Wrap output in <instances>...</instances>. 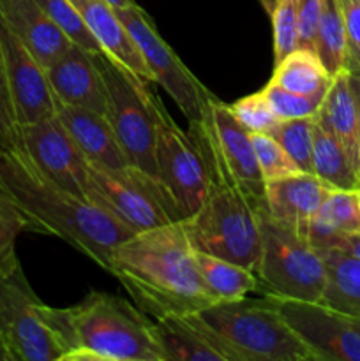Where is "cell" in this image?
<instances>
[{
    "mask_svg": "<svg viewBox=\"0 0 360 361\" xmlns=\"http://www.w3.org/2000/svg\"><path fill=\"white\" fill-rule=\"evenodd\" d=\"M0 192L23 217L27 231L55 236L108 271L115 247L133 229L78 194L46 178L21 148H0Z\"/></svg>",
    "mask_w": 360,
    "mask_h": 361,
    "instance_id": "6da1fadb",
    "label": "cell"
},
{
    "mask_svg": "<svg viewBox=\"0 0 360 361\" xmlns=\"http://www.w3.org/2000/svg\"><path fill=\"white\" fill-rule=\"evenodd\" d=\"M109 274L152 319L214 305L182 221L138 231L115 247Z\"/></svg>",
    "mask_w": 360,
    "mask_h": 361,
    "instance_id": "7a4b0ae2",
    "label": "cell"
},
{
    "mask_svg": "<svg viewBox=\"0 0 360 361\" xmlns=\"http://www.w3.org/2000/svg\"><path fill=\"white\" fill-rule=\"evenodd\" d=\"M60 361H164L154 319L109 293L92 291L69 309L52 307Z\"/></svg>",
    "mask_w": 360,
    "mask_h": 361,
    "instance_id": "3957f363",
    "label": "cell"
},
{
    "mask_svg": "<svg viewBox=\"0 0 360 361\" xmlns=\"http://www.w3.org/2000/svg\"><path fill=\"white\" fill-rule=\"evenodd\" d=\"M261 204L263 201L253 200L229 180L210 175L203 201L182 224L194 249L256 274L261 254Z\"/></svg>",
    "mask_w": 360,
    "mask_h": 361,
    "instance_id": "277c9868",
    "label": "cell"
},
{
    "mask_svg": "<svg viewBox=\"0 0 360 361\" xmlns=\"http://www.w3.org/2000/svg\"><path fill=\"white\" fill-rule=\"evenodd\" d=\"M200 314L236 361H316L268 295L215 302Z\"/></svg>",
    "mask_w": 360,
    "mask_h": 361,
    "instance_id": "5b68a950",
    "label": "cell"
},
{
    "mask_svg": "<svg viewBox=\"0 0 360 361\" xmlns=\"http://www.w3.org/2000/svg\"><path fill=\"white\" fill-rule=\"evenodd\" d=\"M261 254L258 281L261 295L321 302L327 289V264L320 249L302 233L288 228L260 208Z\"/></svg>",
    "mask_w": 360,
    "mask_h": 361,
    "instance_id": "8992f818",
    "label": "cell"
},
{
    "mask_svg": "<svg viewBox=\"0 0 360 361\" xmlns=\"http://www.w3.org/2000/svg\"><path fill=\"white\" fill-rule=\"evenodd\" d=\"M187 133L200 148L208 176H222L253 200L263 201L265 180L258 168L251 133L235 118L229 104L210 94L200 116L189 122Z\"/></svg>",
    "mask_w": 360,
    "mask_h": 361,
    "instance_id": "52a82bcc",
    "label": "cell"
},
{
    "mask_svg": "<svg viewBox=\"0 0 360 361\" xmlns=\"http://www.w3.org/2000/svg\"><path fill=\"white\" fill-rule=\"evenodd\" d=\"M49 310L28 284L23 268L0 275V360H62L64 349Z\"/></svg>",
    "mask_w": 360,
    "mask_h": 361,
    "instance_id": "ba28073f",
    "label": "cell"
},
{
    "mask_svg": "<svg viewBox=\"0 0 360 361\" xmlns=\"http://www.w3.org/2000/svg\"><path fill=\"white\" fill-rule=\"evenodd\" d=\"M106 85V118L131 166L157 178L155 122L148 81L102 51H95Z\"/></svg>",
    "mask_w": 360,
    "mask_h": 361,
    "instance_id": "9c48e42d",
    "label": "cell"
},
{
    "mask_svg": "<svg viewBox=\"0 0 360 361\" xmlns=\"http://www.w3.org/2000/svg\"><path fill=\"white\" fill-rule=\"evenodd\" d=\"M85 197L134 233L180 221L161 182L134 166L102 169L88 164Z\"/></svg>",
    "mask_w": 360,
    "mask_h": 361,
    "instance_id": "30bf717a",
    "label": "cell"
},
{
    "mask_svg": "<svg viewBox=\"0 0 360 361\" xmlns=\"http://www.w3.org/2000/svg\"><path fill=\"white\" fill-rule=\"evenodd\" d=\"M155 122V168L180 221L196 212L208 187V173L201 152L191 134L180 129L155 92L150 90Z\"/></svg>",
    "mask_w": 360,
    "mask_h": 361,
    "instance_id": "8fae6325",
    "label": "cell"
},
{
    "mask_svg": "<svg viewBox=\"0 0 360 361\" xmlns=\"http://www.w3.org/2000/svg\"><path fill=\"white\" fill-rule=\"evenodd\" d=\"M116 13L140 48L145 63L150 71L152 81L164 88L166 94L184 113L187 122L196 120L203 108L205 99L212 92L191 73L175 49L161 37L150 14L138 6V2L126 9H116Z\"/></svg>",
    "mask_w": 360,
    "mask_h": 361,
    "instance_id": "7c38bea8",
    "label": "cell"
},
{
    "mask_svg": "<svg viewBox=\"0 0 360 361\" xmlns=\"http://www.w3.org/2000/svg\"><path fill=\"white\" fill-rule=\"evenodd\" d=\"M268 296L316 361H360V330L352 317L321 302Z\"/></svg>",
    "mask_w": 360,
    "mask_h": 361,
    "instance_id": "4fadbf2b",
    "label": "cell"
},
{
    "mask_svg": "<svg viewBox=\"0 0 360 361\" xmlns=\"http://www.w3.org/2000/svg\"><path fill=\"white\" fill-rule=\"evenodd\" d=\"M18 148L25 152L32 164L46 178L69 192L85 197L88 183V161L55 113L39 122L20 126Z\"/></svg>",
    "mask_w": 360,
    "mask_h": 361,
    "instance_id": "5bb4252c",
    "label": "cell"
},
{
    "mask_svg": "<svg viewBox=\"0 0 360 361\" xmlns=\"http://www.w3.org/2000/svg\"><path fill=\"white\" fill-rule=\"evenodd\" d=\"M0 48L7 88L18 126L39 122L55 113V97L49 88L46 67L18 39L0 16Z\"/></svg>",
    "mask_w": 360,
    "mask_h": 361,
    "instance_id": "9a60e30c",
    "label": "cell"
},
{
    "mask_svg": "<svg viewBox=\"0 0 360 361\" xmlns=\"http://www.w3.org/2000/svg\"><path fill=\"white\" fill-rule=\"evenodd\" d=\"M46 76L55 101L106 116V85L95 51L71 44L46 67Z\"/></svg>",
    "mask_w": 360,
    "mask_h": 361,
    "instance_id": "2e32d148",
    "label": "cell"
},
{
    "mask_svg": "<svg viewBox=\"0 0 360 361\" xmlns=\"http://www.w3.org/2000/svg\"><path fill=\"white\" fill-rule=\"evenodd\" d=\"M154 334L164 361H236L200 312L154 319Z\"/></svg>",
    "mask_w": 360,
    "mask_h": 361,
    "instance_id": "e0dca14e",
    "label": "cell"
},
{
    "mask_svg": "<svg viewBox=\"0 0 360 361\" xmlns=\"http://www.w3.org/2000/svg\"><path fill=\"white\" fill-rule=\"evenodd\" d=\"M332 187L313 173H296L265 183L263 208L281 224L306 236Z\"/></svg>",
    "mask_w": 360,
    "mask_h": 361,
    "instance_id": "ac0fdd59",
    "label": "cell"
},
{
    "mask_svg": "<svg viewBox=\"0 0 360 361\" xmlns=\"http://www.w3.org/2000/svg\"><path fill=\"white\" fill-rule=\"evenodd\" d=\"M55 115L88 164L102 169H122L131 166L113 133L112 123L104 115L59 101H55Z\"/></svg>",
    "mask_w": 360,
    "mask_h": 361,
    "instance_id": "d6986e66",
    "label": "cell"
},
{
    "mask_svg": "<svg viewBox=\"0 0 360 361\" xmlns=\"http://www.w3.org/2000/svg\"><path fill=\"white\" fill-rule=\"evenodd\" d=\"M71 2L81 14L101 51L150 83L152 76L143 55L134 42L133 35L120 20L115 7L109 6L106 0H71Z\"/></svg>",
    "mask_w": 360,
    "mask_h": 361,
    "instance_id": "ffe728a7",
    "label": "cell"
},
{
    "mask_svg": "<svg viewBox=\"0 0 360 361\" xmlns=\"http://www.w3.org/2000/svg\"><path fill=\"white\" fill-rule=\"evenodd\" d=\"M0 16L44 67L73 44L37 0H0Z\"/></svg>",
    "mask_w": 360,
    "mask_h": 361,
    "instance_id": "44dd1931",
    "label": "cell"
},
{
    "mask_svg": "<svg viewBox=\"0 0 360 361\" xmlns=\"http://www.w3.org/2000/svg\"><path fill=\"white\" fill-rule=\"evenodd\" d=\"M318 120L341 141L349 159L359 169L360 162V133L356 122L355 101L349 87V71L344 69L332 76L330 87L316 115Z\"/></svg>",
    "mask_w": 360,
    "mask_h": 361,
    "instance_id": "7402d4cb",
    "label": "cell"
},
{
    "mask_svg": "<svg viewBox=\"0 0 360 361\" xmlns=\"http://www.w3.org/2000/svg\"><path fill=\"white\" fill-rule=\"evenodd\" d=\"M339 235H360L359 189H332L306 231L320 250L330 249Z\"/></svg>",
    "mask_w": 360,
    "mask_h": 361,
    "instance_id": "603a6c76",
    "label": "cell"
},
{
    "mask_svg": "<svg viewBox=\"0 0 360 361\" xmlns=\"http://www.w3.org/2000/svg\"><path fill=\"white\" fill-rule=\"evenodd\" d=\"M321 254L328 275L321 303L360 319V259L335 249H325Z\"/></svg>",
    "mask_w": 360,
    "mask_h": 361,
    "instance_id": "cb8c5ba5",
    "label": "cell"
},
{
    "mask_svg": "<svg viewBox=\"0 0 360 361\" xmlns=\"http://www.w3.org/2000/svg\"><path fill=\"white\" fill-rule=\"evenodd\" d=\"M270 81L295 94L325 97L332 76L325 69L316 51L296 46L281 62L275 63Z\"/></svg>",
    "mask_w": 360,
    "mask_h": 361,
    "instance_id": "d4e9b609",
    "label": "cell"
},
{
    "mask_svg": "<svg viewBox=\"0 0 360 361\" xmlns=\"http://www.w3.org/2000/svg\"><path fill=\"white\" fill-rule=\"evenodd\" d=\"M196 263L201 281L214 302L244 298L260 288L258 275L253 270L228 259L196 250Z\"/></svg>",
    "mask_w": 360,
    "mask_h": 361,
    "instance_id": "484cf974",
    "label": "cell"
},
{
    "mask_svg": "<svg viewBox=\"0 0 360 361\" xmlns=\"http://www.w3.org/2000/svg\"><path fill=\"white\" fill-rule=\"evenodd\" d=\"M313 175L332 189H359L356 166L341 141L316 116L313 130Z\"/></svg>",
    "mask_w": 360,
    "mask_h": 361,
    "instance_id": "4316f807",
    "label": "cell"
},
{
    "mask_svg": "<svg viewBox=\"0 0 360 361\" xmlns=\"http://www.w3.org/2000/svg\"><path fill=\"white\" fill-rule=\"evenodd\" d=\"M314 51L330 76L348 69V42L339 0H323L314 39Z\"/></svg>",
    "mask_w": 360,
    "mask_h": 361,
    "instance_id": "83f0119b",
    "label": "cell"
},
{
    "mask_svg": "<svg viewBox=\"0 0 360 361\" xmlns=\"http://www.w3.org/2000/svg\"><path fill=\"white\" fill-rule=\"evenodd\" d=\"M314 116L279 120L272 136L279 141L302 173H313Z\"/></svg>",
    "mask_w": 360,
    "mask_h": 361,
    "instance_id": "f1b7e54d",
    "label": "cell"
},
{
    "mask_svg": "<svg viewBox=\"0 0 360 361\" xmlns=\"http://www.w3.org/2000/svg\"><path fill=\"white\" fill-rule=\"evenodd\" d=\"M251 140H253L258 168H260L265 183L302 173L295 161L289 157L288 152L279 145V141L272 134L251 133Z\"/></svg>",
    "mask_w": 360,
    "mask_h": 361,
    "instance_id": "f546056e",
    "label": "cell"
},
{
    "mask_svg": "<svg viewBox=\"0 0 360 361\" xmlns=\"http://www.w3.org/2000/svg\"><path fill=\"white\" fill-rule=\"evenodd\" d=\"M37 4L73 44L81 46L88 51H101L97 41L92 37L83 18L71 0H37Z\"/></svg>",
    "mask_w": 360,
    "mask_h": 361,
    "instance_id": "4dcf8cb0",
    "label": "cell"
},
{
    "mask_svg": "<svg viewBox=\"0 0 360 361\" xmlns=\"http://www.w3.org/2000/svg\"><path fill=\"white\" fill-rule=\"evenodd\" d=\"M274 66L299 46V0H274L270 9Z\"/></svg>",
    "mask_w": 360,
    "mask_h": 361,
    "instance_id": "1f68e13d",
    "label": "cell"
},
{
    "mask_svg": "<svg viewBox=\"0 0 360 361\" xmlns=\"http://www.w3.org/2000/svg\"><path fill=\"white\" fill-rule=\"evenodd\" d=\"M27 231L23 217L9 197L0 192V275L11 274L21 267L16 254V240Z\"/></svg>",
    "mask_w": 360,
    "mask_h": 361,
    "instance_id": "d6a6232c",
    "label": "cell"
},
{
    "mask_svg": "<svg viewBox=\"0 0 360 361\" xmlns=\"http://www.w3.org/2000/svg\"><path fill=\"white\" fill-rule=\"evenodd\" d=\"M229 109L249 133L270 134L279 123V116L272 109L263 88L260 92H254V94L235 101L233 104H229Z\"/></svg>",
    "mask_w": 360,
    "mask_h": 361,
    "instance_id": "836d02e7",
    "label": "cell"
},
{
    "mask_svg": "<svg viewBox=\"0 0 360 361\" xmlns=\"http://www.w3.org/2000/svg\"><path fill=\"white\" fill-rule=\"evenodd\" d=\"M268 102L279 120L289 118H304V116H314L320 109L323 97H313V95H302L289 92L286 88L279 87L274 81H268L263 88Z\"/></svg>",
    "mask_w": 360,
    "mask_h": 361,
    "instance_id": "e575fe53",
    "label": "cell"
},
{
    "mask_svg": "<svg viewBox=\"0 0 360 361\" xmlns=\"http://www.w3.org/2000/svg\"><path fill=\"white\" fill-rule=\"evenodd\" d=\"M18 141H20V126L7 88L2 48H0V148H16Z\"/></svg>",
    "mask_w": 360,
    "mask_h": 361,
    "instance_id": "d590c367",
    "label": "cell"
},
{
    "mask_svg": "<svg viewBox=\"0 0 360 361\" xmlns=\"http://www.w3.org/2000/svg\"><path fill=\"white\" fill-rule=\"evenodd\" d=\"M348 42V69L360 71V0H339Z\"/></svg>",
    "mask_w": 360,
    "mask_h": 361,
    "instance_id": "8d00e7d4",
    "label": "cell"
},
{
    "mask_svg": "<svg viewBox=\"0 0 360 361\" xmlns=\"http://www.w3.org/2000/svg\"><path fill=\"white\" fill-rule=\"evenodd\" d=\"M323 0H299V46L313 49Z\"/></svg>",
    "mask_w": 360,
    "mask_h": 361,
    "instance_id": "74e56055",
    "label": "cell"
},
{
    "mask_svg": "<svg viewBox=\"0 0 360 361\" xmlns=\"http://www.w3.org/2000/svg\"><path fill=\"white\" fill-rule=\"evenodd\" d=\"M330 249L341 250V252L348 254V256L360 259V235H339L334 240Z\"/></svg>",
    "mask_w": 360,
    "mask_h": 361,
    "instance_id": "f35d334b",
    "label": "cell"
},
{
    "mask_svg": "<svg viewBox=\"0 0 360 361\" xmlns=\"http://www.w3.org/2000/svg\"><path fill=\"white\" fill-rule=\"evenodd\" d=\"M349 87H352L353 101H355L356 122H359V133H360V71H349Z\"/></svg>",
    "mask_w": 360,
    "mask_h": 361,
    "instance_id": "ab89813d",
    "label": "cell"
},
{
    "mask_svg": "<svg viewBox=\"0 0 360 361\" xmlns=\"http://www.w3.org/2000/svg\"><path fill=\"white\" fill-rule=\"evenodd\" d=\"M109 6H113L115 9H126V7H131L136 4V0H106Z\"/></svg>",
    "mask_w": 360,
    "mask_h": 361,
    "instance_id": "60d3db41",
    "label": "cell"
},
{
    "mask_svg": "<svg viewBox=\"0 0 360 361\" xmlns=\"http://www.w3.org/2000/svg\"><path fill=\"white\" fill-rule=\"evenodd\" d=\"M258 2L261 4V7H263V9L267 11V13H270V9H272V2H274V0H258Z\"/></svg>",
    "mask_w": 360,
    "mask_h": 361,
    "instance_id": "b9f144b4",
    "label": "cell"
},
{
    "mask_svg": "<svg viewBox=\"0 0 360 361\" xmlns=\"http://www.w3.org/2000/svg\"><path fill=\"white\" fill-rule=\"evenodd\" d=\"M356 176H359V189H360V162H359V169H356Z\"/></svg>",
    "mask_w": 360,
    "mask_h": 361,
    "instance_id": "7bdbcfd3",
    "label": "cell"
},
{
    "mask_svg": "<svg viewBox=\"0 0 360 361\" xmlns=\"http://www.w3.org/2000/svg\"><path fill=\"white\" fill-rule=\"evenodd\" d=\"M352 319L355 321V324H356V326H359V330H360V319H356V317H352Z\"/></svg>",
    "mask_w": 360,
    "mask_h": 361,
    "instance_id": "ee69618b",
    "label": "cell"
},
{
    "mask_svg": "<svg viewBox=\"0 0 360 361\" xmlns=\"http://www.w3.org/2000/svg\"><path fill=\"white\" fill-rule=\"evenodd\" d=\"M359 196H360V189H359Z\"/></svg>",
    "mask_w": 360,
    "mask_h": 361,
    "instance_id": "f6af8a7d",
    "label": "cell"
}]
</instances>
